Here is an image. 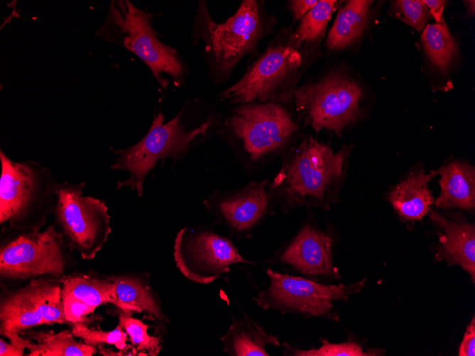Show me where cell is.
<instances>
[{
  "label": "cell",
  "mask_w": 475,
  "mask_h": 356,
  "mask_svg": "<svg viewBox=\"0 0 475 356\" xmlns=\"http://www.w3.org/2000/svg\"><path fill=\"white\" fill-rule=\"evenodd\" d=\"M353 146L334 152L329 144L305 136L284 154L268 186L276 205L287 213L299 207L329 210L339 200Z\"/></svg>",
  "instance_id": "cell-1"
},
{
  "label": "cell",
  "mask_w": 475,
  "mask_h": 356,
  "mask_svg": "<svg viewBox=\"0 0 475 356\" xmlns=\"http://www.w3.org/2000/svg\"><path fill=\"white\" fill-rule=\"evenodd\" d=\"M271 25L272 19L263 1H242L232 16L217 23L209 14L206 1L200 0L193 18L191 44L200 48L208 77L215 84H221L244 56L256 51Z\"/></svg>",
  "instance_id": "cell-2"
},
{
  "label": "cell",
  "mask_w": 475,
  "mask_h": 356,
  "mask_svg": "<svg viewBox=\"0 0 475 356\" xmlns=\"http://www.w3.org/2000/svg\"><path fill=\"white\" fill-rule=\"evenodd\" d=\"M190 104L188 102L184 104L176 116L166 123H164V115L159 112L149 131L139 142L113 152L117 158L111 169L129 173V178L117 183L118 189L128 186L142 196L145 178L158 161L171 158L175 162L181 159L209 136L215 120L208 118L198 123L189 122L192 119Z\"/></svg>",
  "instance_id": "cell-3"
},
{
  "label": "cell",
  "mask_w": 475,
  "mask_h": 356,
  "mask_svg": "<svg viewBox=\"0 0 475 356\" xmlns=\"http://www.w3.org/2000/svg\"><path fill=\"white\" fill-rule=\"evenodd\" d=\"M157 14L140 9L129 0L111 1L107 14L95 35L136 55L149 68L163 90L170 80L184 84L189 70L178 50L159 39L152 19Z\"/></svg>",
  "instance_id": "cell-4"
},
{
  "label": "cell",
  "mask_w": 475,
  "mask_h": 356,
  "mask_svg": "<svg viewBox=\"0 0 475 356\" xmlns=\"http://www.w3.org/2000/svg\"><path fill=\"white\" fill-rule=\"evenodd\" d=\"M298 131L299 122L292 114L275 102L234 105L221 129L225 140L248 168L284 154Z\"/></svg>",
  "instance_id": "cell-5"
},
{
  "label": "cell",
  "mask_w": 475,
  "mask_h": 356,
  "mask_svg": "<svg viewBox=\"0 0 475 356\" xmlns=\"http://www.w3.org/2000/svg\"><path fill=\"white\" fill-rule=\"evenodd\" d=\"M0 223L11 227L39 228L55 199L59 183L38 162H15L1 150Z\"/></svg>",
  "instance_id": "cell-6"
},
{
  "label": "cell",
  "mask_w": 475,
  "mask_h": 356,
  "mask_svg": "<svg viewBox=\"0 0 475 356\" xmlns=\"http://www.w3.org/2000/svg\"><path fill=\"white\" fill-rule=\"evenodd\" d=\"M301 65L300 52L289 41L272 42L247 67L242 77L217 98L233 105L255 102L287 104L292 99Z\"/></svg>",
  "instance_id": "cell-7"
},
{
  "label": "cell",
  "mask_w": 475,
  "mask_h": 356,
  "mask_svg": "<svg viewBox=\"0 0 475 356\" xmlns=\"http://www.w3.org/2000/svg\"><path fill=\"white\" fill-rule=\"evenodd\" d=\"M266 273L269 284L253 298L259 307L282 314L295 313L306 318L317 317L335 321H339V317L334 310V303L348 301L364 288L366 281L365 278L349 285H326L269 268Z\"/></svg>",
  "instance_id": "cell-8"
},
{
  "label": "cell",
  "mask_w": 475,
  "mask_h": 356,
  "mask_svg": "<svg viewBox=\"0 0 475 356\" xmlns=\"http://www.w3.org/2000/svg\"><path fill=\"white\" fill-rule=\"evenodd\" d=\"M85 183H59L54 213L69 250L84 259H92L111 232L110 215L105 203L82 194Z\"/></svg>",
  "instance_id": "cell-9"
},
{
  "label": "cell",
  "mask_w": 475,
  "mask_h": 356,
  "mask_svg": "<svg viewBox=\"0 0 475 356\" xmlns=\"http://www.w3.org/2000/svg\"><path fill=\"white\" fill-rule=\"evenodd\" d=\"M361 87L355 81L336 72L316 83H308L294 91L296 110L315 131H333L338 136L361 116Z\"/></svg>",
  "instance_id": "cell-10"
},
{
  "label": "cell",
  "mask_w": 475,
  "mask_h": 356,
  "mask_svg": "<svg viewBox=\"0 0 475 356\" xmlns=\"http://www.w3.org/2000/svg\"><path fill=\"white\" fill-rule=\"evenodd\" d=\"M21 230L1 246V276L11 279L44 274L60 276L65 266V243L62 234L54 225L42 232L39 228Z\"/></svg>",
  "instance_id": "cell-11"
},
{
  "label": "cell",
  "mask_w": 475,
  "mask_h": 356,
  "mask_svg": "<svg viewBox=\"0 0 475 356\" xmlns=\"http://www.w3.org/2000/svg\"><path fill=\"white\" fill-rule=\"evenodd\" d=\"M176 265L191 281L207 284L238 263L254 264L241 256L232 241L208 230L185 227L176 234L174 246Z\"/></svg>",
  "instance_id": "cell-12"
},
{
  "label": "cell",
  "mask_w": 475,
  "mask_h": 356,
  "mask_svg": "<svg viewBox=\"0 0 475 356\" xmlns=\"http://www.w3.org/2000/svg\"><path fill=\"white\" fill-rule=\"evenodd\" d=\"M269 180L252 181L236 190L214 192L203 204L232 237L249 239L252 231L274 213L276 204L268 190Z\"/></svg>",
  "instance_id": "cell-13"
},
{
  "label": "cell",
  "mask_w": 475,
  "mask_h": 356,
  "mask_svg": "<svg viewBox=\"0 0 475 356\" xmlns=\"http://www.w3.org/2000/svg\"><path fill=\"white\" fill-rule=\"evenodd\" d=\"M333 239L329 234L306 220L288 241L265 261L280 264L301 276L340 279L332 257Z\"/></svg>",
  "instance_id": "cell-14"
},
{
  "label": "cell",
  "mask_w": 475,
  "mask_h": 356,
  "mask_svg": "<svg viewBox=\"0 0 475 356\" xmlns=\"http://www.w3.org/2000/svg\"><path fill=\"white\" fill-rule=\"evenodd\" d=\"M430 220L437 227L439 246L435 258L449 265L458 264L475 281V227L461 220L447 219L439 212L432 210Z\"/></svg>",
  "instance_id": "cell-15"
},
{
  "label": "cell",
  "mask_w": 475,
  "mask_h": 356,
  "mask_svg": "<svg viewBox=\"0 0 475 356\" xmlns=\"http://www.w3.org/2000/svg\"><path fill=\"white\" fill-rule=\"evenodd\" d=\"M439 175L440 194L434 202L443 209L475 207V168L468 162L452 161L434 171Z\"/></svg>",
  "instance_id": "cell-16"
},
{
  "label": "cell",
  "mask_w": 475,
  "mask_h": 356,
  "mask_svg": "<svg viewBox=\"0 0 475 356\" xmlns=\"http://www.w3.org/2000/svg\"><path fill=\"white\" fill-rule=\"evenodd\" d=\"M435 176L434 171H415L393 189L388 199L401 218L416 221L428 214L434 201L427 185Z\"/></svg>",
  "instance_id": "cell-17"
},
{
  "label": "cell",
  "mask_w": 475,
  "mask_h": 356,
  "mask_svg": "<svg viewBox=\"0 0 475 356\" xmlns=\"http://www.w3.org/2000/svg\"><path fill=\"white\" fill-rule=\"evenodd\" d=\"M223 352L231 356H269L267 345L280 347L277 335L265 332L246 315L235 319L221 337Z\"/></svg>",
  "instance_id": "cell-18"
},
{
  "label": "cell",
  "mask_w": 475,
  "mask_h": 356,
  "mask_svg": "<svg viewBox=\"0 0 475 356\" xmlns=\"http://www.w3.org/2000/svg\"><path fill=\"white\" fill-rule=\"evenodd\" d=\"M45 324L35 297L34 281L5 295L0 306L1 333H20Z\"/></svg>",
  "instance_id": "cell-19"
},
{
  "label": "cell",
  "mask_w": 475,
  "mask_h": 356,
  "mask_svg": "<svg viewBox=\"0 0 475 356\" xmlns=\"http://www.w3.org/2000/svg\"><path fill=\"white\" fill-rule=\"evenodd\" d=\"M373 1L350 0L339 10L326 40L330 50H341L363 33Z\"/></svg>",
  "instance_id": "cell-20"
},
{
  "label": "cell",
  "mask_w": 475,
  "mask_h": 356,
  "mask_svg": "<svg viewBox=\"0 0 475 356\" xmlns=\"http://www.w3.org/2000/svg\"><path fill=\"white\" fill-rule=\"evenodd\" d=\"M30 341L29 356H92L96 352L95 346L78 342L71 331L57 333L51 331H31L25 333Z\"/></svg>",
  "instance_id": "cell-21"
},
{
  "label": "cell",
  "mask_w": 475,
  "mask_h": 356,
  "mask_svg": "<svg viewBox=\"0 0 475 356\" xmlns=\"http://www.w3.org/2000/svg\"><path fill=\"white\" fill-rule=\"evenodd\" d=\"M62 294L80 300L95 308L107 303L120 309L115 284L111 280L85 276H65L60 279Z\"/></svg>",
  "instance_id": "cell-22"
},
{
  "label": "cell",
  "mask_w": 475,
  "mask_h": 356,
  "mask_svg": "<svg viewBox=\"0 0 475 356\" xmlns=\"http://www.w3.org/2000/svg\"><path fill=\"white\" fill-rule=\"evenodd\" d=\"M108 279L115 284L121 310L129 313L146 311L160 320H167L149 288L140 280L128 276H113Z\"/></svg>",
  "instance_id": "cell-23"
},
{
  "label": "cell",
  "mask_w": 475,
  "mask_h": 356,
  "mask_svg": "<svg viewBox=\"0 0 475 356\" xmlns=\"http://www.w3.org/2000/svg\"><path fill=\"white\" fill-rule=\"evenodd\" d=\"M421 41L432 63L439 70L448 69L458 49L443 18L439 23L424 28Z\"/></svg>",
  "instance_id": "cell-24"
},
{
  "label": "cell",
  "mask_w": 475,
  "mask_h": 356,
  "mask_svg": "<svg viewBox=\"0 0 475 356\" xmlns=\"http://www.w3.org/2000/svg\"><path fill=\"white\" fill-rule=\"evenodd\" d=\"M336 1L320 0L301 18L300 25L292 34L289 43L296 49L304 43H311L321 38L332 14L336 9Z\"/></svg>",
  "instance_id": "cell-25"
},
{
  "label": "cell",
  "mask_w": 475,
  "mask_h": 356,
  "mask_svg": "<svg viewBox=\"0 0 475 356\" xmlns=\"http://www.w3.org/2000/svg\"><path fill=\"white\" fill-rule=\"evenodd\" d=\"M33 281L37 307L45 324L68 323L63 309L62 288L46 280Z\"/></svg>",
  "instance_id": "cell-26"
},
{
  "label": "cell",
  "mask_w": 475,
  "mask_h": 356,
  "mask_svg": "<svg viewBox=\"0 0 475 356\" xmlns=\"http://www.w3.org/2000/svg\"><path fill=\"white\" fill-rule=\"evenodd\" d=\"M321 345L318 348L300 349L284 342L283 355L285 356H377L383 355L380 349L364 350L363 346L354 340L341 343H332L326 339H320Z\"/></svg>",
  "instance_id": "cell-27"
},
{
  "label": "cell",
  "mask_w": 475,
  "mask_h": 356,
  "mask_svg": "<svg viewBox=\"0 0 475 356\" xmlns=\"http://www.w3.org/2000/svg\"><path fill=\"white\" fill-rule=\"evenodd\" d=\"M118 324L129 337L134 355L156 356L159 353L161 348L160 338L149 335L147 329L149 326L141 320L124 311L119 315Z\"/></svg>",
  "instance_id": "cell-28"
},
{
  "label": "cell",
  "mask_w": 475,
  "mask_h": 356,
  "mask_svg": "<svg viewBox=\"0 0 475 356\" xmlns=\"http://www.w3.org/2000/svg\"><path fill=\"white\" fill-rule=\"evenodd\" d=\"M74 337L82 338L87 344L100 346L103 344L114 345L120 350L127 347V334L120 325L112 330L104 331L90 329L82 323L73 324L71 330Z\"/></svg>",
  "instance_id": "cell-29"
},
{
  "label": "cell",
  "mask_w": 475,
  "mask_h": 356,
  "mask_svg": "<svg viewBox=\"0 0 475 356\" xmlns=\"http://www.w3.org/2000/svg\"><path fill=\"white\" fill-rule=\"evenodd\" d=\"M396 17L421 32L431 16L422 0H397L392 3Z\"/></svg>",
  "instance_id": "cell-30"
},
{
  "label": "cell",
  "mask_w": 475,
  "mask_h": 356,
  "mask_svg": "<svg viewBox=\"0 0 475 356\" xmlns=\"http://www.w3.org/2000/svg\"><path fill=\"white\" fill-rule=\"evenodd\" d=\"M62 301L65 316L68 323H82L87 315L95 311V308L88 306L79 299L62 294Z\"/></svg>",
  "instance_id": "cell-31"
},
{
  "label": "cell",
  "mask_w": 475,
  "mask_h": 356,
  "mask_svg": "<svg viewBox=\"0 0 475 356\" xmlns=\"http://www.w3.org/2000/svg\"><path fill=\"white\" fill-rule=\"evenodd\" d=\"M9 338L10 342L8 343L0 340V355L1 356H21L25 349L28 348L31 341L28 338H23L18 333L6 332L2 333Z\"/></svg>",
  "instance_id": "cell-32"
},
{
  "label": "cell",
  "mask_w": 475,
  "mask_h": 356,
  "mask_svg": "<svg viewBox=\"0 0 475 356\" xmlns=\"http://www.w3.org/2000/svg\"><path fill=\"white\" fill-rule=\"evenodd\" d=\"M459 356L475 355V317L466 327L463 340L459 348Z\"/></svg>",
  "instance_id": "cell-33"
},
{
  "label": "cell",
  "mask_w": 475,
  "mask_h": 356,
  "mask_svg": "<svg viewBox=\"0 0 475 356\" xmlns=\"http://www.w3.org/2000/svg\"><path fill=\"white\" fill-rule=\"evenodd\" d=\"M316 0H293L289 1V9L294 21L301 19L317 3Z\"/></svg>",
  "instance_id": "cell-34"
},
{
  "label": "cell",
  "mask_w": 475,
  "mask_h": 356,
  "mask_svg": "<svg viewBox=\"0 0 475 356\" xmlns=\"http://www.w3.org/2000/svg\"><path fill=\"white\" fill-rule=\"evenodd\" d=\"M427 6L430 14L435 19L436 23H439L442 18V14L446 1L442 0H422Z\"/></svg>",
  "instance_id": "cell-35"
},
{
  "label": "cell",
  "mask_w": 475,
  "mask_h": 356,
  "mask_svg": "<svg viewBox=\"0 0 475 356\" xmlns=\"http://www.w3.org/2000/svg\"><path fill=\"white\" fill-rule=\"evenodd\" d=\"M464 4L468 8V13L474 15V1H465Z\"/></svg>",
  "instance_id": "cell-36"
}]
</instances>
